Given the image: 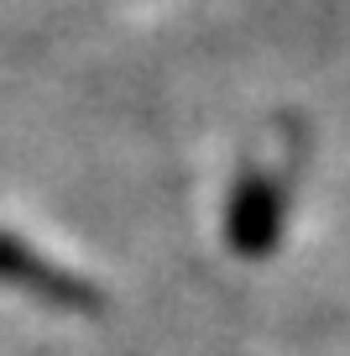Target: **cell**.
<instances>
[{"label": "cell", "instance_id": "6da1fadb", "mask_svg": "<svg viewBox=\"0 0 350 356\" xmlns=\"http://www.w3.org/2000/svg\"><path fill=\"white\" fill-rule=\"evenodd\" d=\"M0 283L26 293L32 304H47V309H63V314H99L105 309V289L99 283H89V278H78L74 267L53 262L47 252H37L16 231H0Z\"/></svg>", "mask_w": 350, "mask_h": 356}, {"label": "cell", "instance_id": "7a4b0ae2", "mask_svg": "<svg viewBox=\"0 0 350 356\" xmlns=\"http://www.w3.org/2000/svg\"><path fill=\"white\" fill-rule=\"evenodd\" d=\"M283 225H288V184L277 173H267L262 163H251L241 178H235L230 204H225V241H230V252L246 257V262H262V257L277 252Z\"/></svg>", "mask_w": 350, "mask_h": 356}]
</instances>
